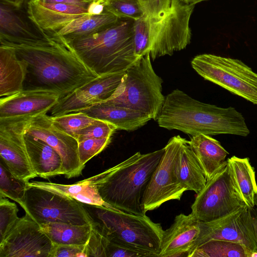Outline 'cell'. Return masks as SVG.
I'll list each match as a JSON object with an SVG mask.
<instances>
[{
  "instance_id": "37",
  "label": "cell",
  "mask_w": 257,
  "mask_h": 257,
  "mask_svg": "<svg viewBox=\"0 0 257 257\" xmlns=\"http://www.w3.org/2000/svg\"><path fill=\"white\" fill-rule=\"evenodd\" d=\"M144 257L145 254L109 240L106 257Z\"/></svg>"
},
{
  "instance_id": "17",
  "label": "cell",
  "mask_w": 257,
  "mask_h": 257,
  "mask_svg": "<svg viewBox=\"0 0 257 257\" xmlns=\"http://www.w3.org/2000/svg\"><path fill=\"white\" fill-rule=\"evenodd\" d=\"M61 98L58 93L42 88L24 89L0 99V119L46 114Z\"/></svg>"
},
{
  "instance_id": "5",
  "label": "cell",
  "mask_w": 257,
  "mask_h": 257,
  "mask_svg": "<svg viewBox=\"0 0 257 257\" xmlns=\"http://www.w3.org/2000/svg\"><path fill=\"white\" fill-rule=\"evenodd\" d=\"M93 215L111 241L141 252L147 256L159 257L164 230L161 224L146 215L91 205Z\"/></svg>"
},
{
  "instance_id": "42",
  "label": "cell",
  "mask_w": 257,
  "mask_h": 257,
  "mask_svg": "<svg viewBox=\"0 0 257 257\" xmlns=\"http://www.w3.org/2000/svg\"><path fill=\"white\" fill-rule=\"evenodd\" d=\"M82 1L87 2H92V0H82Z\"/></svg>"
},
{
  "instance_id": "6",
  "label": "cell",
  "mask_w": 257,
  "mask_h": 257,
  "mask_svg": "<svg viewBox=\"0 0 257 257\" xmlns=\"http://www.w3.org/2000/svg\"><path fill=\"white\" fill-rule=\"evenodd\" d=\"M162 83L148 53L125 71L122 92L102 102L144 112L157 120L165 98L162 93Z\"/></svg>"
},
{
  "instance_id": "22",
  "label": "cell",
  "mask_w": 257,
  "mask_h": 257,
  "mask_svg": "<svg viewBox=\"0 0 257 257\" xmlns=\"http://www.w3.org/2000/svg\"><path fill=\"white\" fill-rule=\"evenodd\" d=\"M25 143L32 167L38 176L47 179L62 175L59 154L44 141L26 133Z\"/></svg>"
},
{
  "instance_id": "4",
  "label": "cell",
  "mask_w": 257,
  "mask_h": 257,
  "mask_svg": "<svg viewBox=\"0 0 257 257\" xmlns=\"http://www.w3.org/2000/svg\"><path fill=\"white\" fill-rule=\"evenodd\" d=\"M134 22L131 19H120L112 27L99 33L62 39L97 75L122 73L139 58L135 52Z\"/></svg>"
},
{
  "instance_id": "12",
  "label": "cell",
  "mask_w": 257,
  "mask_h": 257,
  "mask_svg": "<svg viewBox=\"0 0 257 257\" xmlns=\"http://www.w3.org/2000/svg\"><path fill=\"white\" fill-rule=\"evenodd\" d=\"M55 244L28 213L0 242V257H51Z\"/></svg>"
},
{
  "instance_id": "21",
  "label": "cell",
  "mask_w": 257,
  "mask_h": 257,
  "mask_svg": "<svg viewBox=\"0 0 257 257\" xmlns=\"http://www.w3.org/2000/svg\"><path fill=\"white\" fill-rule=\"evenodd\" d=\"M27 74V64L18 57L15 49L0 45L1 98L23 90Z\"/></svg>"
},
{
  "instance_id": "10",
  "label": "cell",
  "mask_w": 257,
  "mask_h": 257,
  "mask_svg": "<svg viewBox=\"0 0 257 257\" xmlns=\"http://www.w3.org/2000/svg\"><path fill=\"white\" fill-rule=\"evenodd\" d=\"M184 138H171L146 189L143 200L144 214L172 200H180L186 191L177 175V162Z\"/></svg>"
},
{
  "instance_id": "2",
  "label": "cell",
  "mask_w": 257,
  "mask_h": 257,
  "mask_svg": "<svg viewBox=\"0 0 257 257\" xmlns=\"http://www.w3.org/2000/svg\"><path fill=\"white\" fill-rule=\"evenodd\" d=\"M157 120L161 127L178 130L192 137L199 134L246 137L250 133L244 117L235 108L205 103L179 89L165 96Z\"/></svg>"
},
{
  "instance_id": "9",
  "label": "cell",
  "mask_w": 257,
  "mask_h": 257,
  "mask_svg": "<svg viewBox=\"0 0 257 257\" xmlns=\"http://www.w3.org/2000/svg\"><path fill=\"white\" fill-rule=\"evenodd\" d=\"M83 204L66 195L30 185L28 182L24 210L39 224L48 222L92 224L94 220Z\"/></svg>"
},
{
  "instance_id": "26",
  "label": "cell",
  "mask_w": 257,
  "mask_h": 257,
  "mask_svg": "<svg viewBox=\"0 0 257 257\" xmlns=\"http://www.w3.org/2000/svg\"><path fill=\"white\" fill-rule=\"evenodd\" d=\"M179 180L187 190L198 194L205 187L207 179L204 172L188 144L184 139L177 162Z\"/></svg>"
},
{
  "instance_id": "32",
  "label": "cell",
  "mask_w": 257,
  "mask_h": 257,
  "mask_svg": "<svg viewBox=\"0 0 257 257\" xmlns=\"http://www.w3.org/2000/svg\"><path fill=\"white\" fill-rule=\"evenodd\" d=\"M104 9L119 19L137 20L144 15L140 0H103Z\"/></svg>"
},
{
  "instance_id": "34",
  "label": "cell",
  "mask_w": 257,
  "mask_h": 257,
  "mask_svg": "<svg viewBox=\"0 0 257 257\" xmlns=\"http://www.w3.org/2000/svg\"><path fill=\"white\" fill-rule=\"evenodd\" d=\"M111 137L88 139L78 143V157L82 168L95 156L101 152L110 143Z\"/></svg>"
},
{
  "instance_id": "35",
  "label": "cell",
  "mask_w": 257,
  "mask_h": 257,
  "mask_svg": "<svg viewBox=\"0 0 257 257\" xmlns=\"http://www.w3.org/2000/svg\"><path fill=\"white\" fill-rule=\"evenodd\" d=\"M112 124L99 120L80 130L77 134L76 139L78 142L88 139H102L111 137L116 130Z\"/></svg>"
},
{
  "instance_id": "24",
  "label": "cell",
  "mask_w": 257,
  "mask_h": 257,
  "mask_svg": "<svg viewBox=\"0 0 257 257\" xmlns=\"http://www.w3.org/2000/svg\"><path fill=\"white\" fill-rule=\"evenodd\" d=\"M29 184L66 195L85 205L119 210L106 203L102 199L95 184L90 177L70 185L41 181H33L29 182Z\"/></svg>"
},
{
  "instance_id": "8",
  "label": "cell",
  "mask_w": 257,
  "mask_h": 257,
  "mask_svg": "<svg viewBox=\"0 0 257 257\" xmlns=\"http://www.w3.org/2000/svg\"><path fill=\"white\" fill-rule=\"evenodd\" d=\"M245 206L226 160L197 194L191 213L198 221L206 222L223 217Z\"/></svg>"
},
{
  "instance_id": "23",
  "label": "cell",
  "mask_w": 257,
  "mask_h": 257,
  "mask_svg": "<svg viewBox=\"0 0 257 257\" xmlns=\"http://www.w3.org/2000/svg\"><path fill=\"white\" fill-rule=\"evenodd\" d=\"M188 144L196 156L207 180L222 167L229 153L216 140L210 136H192Z\"/></svg>"
},
{
  "instance_id": "14",
  "label": "cell",
  "mask_w": 257,
  "mask_h": 257,
  "mask_svg": "<svg viewBox=\"0 0 257 257\" xmlns=\"http://www.w3.org/2000/svg\"><path fill=\"white\" fill-rule=\"evenodd\" d=\"M31 0H0V42L37 43L49 41L53 34L40 29L30 19Z\"/></svg>"
},
{
  "instance_id": "36",
  "label": "cell",
  "mask_w": 257,
  "mask_h": 257,
  "mask_svg": "<svg viewBox=\"0 0 257 257\" xmlns=\"http://www.w3.org/2000/svg\"><path fill=\"white\" fill-rule=\"evenodd\" d=\"M85 244H55L51 257H85Z\"/></svg>"
},
{
  "instance_id": "27",
  "label": "cell",
  "mask_w": 257,
  "mask_h": 257,
  "mask_svg": "<svg viewBox=\"0 0 257 257\" xmlns=\"http://www.w3.org/2000/svg\"><path fill=\"white\" fill-rule=\"evenodd\" d=\"M227 160L230 165L236 186L243 201L248 208H253L257 184L254 169L249 158L233 156Z\"/></svg>"
},
{
  "instance_id": "20",
  "label": "cell",
  "mask_w": 257,
  "mask_h": 257,
  "mask_svg": "<svg viewBox=\"0 0 257 257\" xmlns=\"http://www.w3.org/2000/svg\"><path fill=\"white\" fill-rule=\"evenodd\" d=\"M78 112L110 123L117 130L127 132L137 130L152 119L150 116L144 112L103 102L94 104Z\"/></svg>"
},
{
  "instance_id": "13",
  "label": "cell",
  "mask_w": 257,
  "mask_h": 257,
  "mask_svg": "<svg viewBox=\"0 0 257 257\" xmlns=\"http://www.w3.org/2000/svg\"><path fill=\"white\" fill-rule=\"evenodd\" d=\"M125 72L99 76L60 98L50 109L51 116L78 112L94 104L106 101L124 89Z\"/></svg>"
},
{
  "instance_id": "18",
  "label": "cell",
  "mask_w": 257,
  "mask_h": 257,
  "mask_svg": "<svg viewBox=\"0 0 257 257\" xmlns=\"http://www.w3.org/2000/svg\"><path fill=\"white\" fill-rule=\"evenodd\" d=\"M200 232L199 221L191 213L177 215L164 230L159 257H189Z\"/></svg>"
},
{
  "instance_id": "30",
  "label": "cell",
  "mask_w": 257,
  "mask_h": 257,
  "mask_svg": "<svg viewBox=\"0 0 257 257\" xmlns=\"http://www.w3.org/2000/svg\"><path fill=\"white\" fill-rule=\"evenodd\" d=\"M28 182L14 176L0 162V197L13 200L25 210V193Z\"/></svg>"
},
{
  "instance_id": "3",
  "label": "cell",
  "mask_w": 257,
  "mask_h": 257,
  "mask_svg": "<svg viewBox=\"0 0 257 257\" xmlns=\"http://www.w3.org/2000/svg\"><path fill=\"white\" fill-rule=\"evenodd\" d=\"M164 152H137L116 165L91 177L102 199L120 211L146 215L142 200L146 189Z\"/></svg>"
},
{
  "instance_id": "39",
  "label": "cell",
  "mask_w": 257,
  "mask_h": 257,
  "mask_svg": "<svg viewBox=\"0 0 257 257\" xmlns=\"http://www.w3.org/2000/svg\"><path fill=\"white\" fill-rule=\"evenodd\" d=\"M255 206L253 208L249 209L251 215V221L253 227V233L257 243V194L254 197Z\"/></svg>"
},
{
  "instance_id": "19",
  "label": "cell",
  "mask_w": 257,
  "mask_h": 257,
  "mask_svg": "<svg viewBox=\"0 0 257 257\" xmlns=\"http://www.w3.org/2000/svg\"><path fill=\"white\" fill-rule=\"evenodd\" d=\"M28 10L32 21L47 33L57 32L75 19L89 14L88 9L83 7L40 0H31Z\"/></svg>"
},
{
  "instance_id": "7",
  "label": "cell",
  "mask_w": 257,
  "mask_h": 257,
  "mask_svg": "<svg viewBox=\"0 0 257 257\" xmlns=\"http://www.w3.org/2000/svg\"><path fill=\"white\" fill-rule=\"evenodd\" d=\"M191 64L205 80L257 105V73L241 60L203 54L194 57Z\"/></svg>"
},
{
  "instance_id": "15",
  "label": "cell",
  "mask_w": 257,
  "mask_h": 257,
  "mask_svg": "<svg viewBox=\"0 0 257 257\" xmlns=\"http://www.w3.org/2000/svg\"><path fill=\"white\" fill-rule=\"evenodd\" d=\"M199 224L200 232L193 250L207 241L218 239L237 242L252 252H257L250 212L247 206L219 219L199 222Z\"/></svg>"
},
{
  "instance_id": "31",
  "label": "cell",
  "mask_w": 257,
  "mask_h": 257,
  "mask_svg": "<svg viewBox=\"0 0 257 257\" xmlns=\"http://www.w3.org/2000/svg\"><path fill=\"white\" fill-rule=\"evenodd\" d=\"M49 117L56 127L75 139L80 130L99 120L81 112L49 116Z\"/></svg>"
},
{
  "instance_id": "40",
  "label": "cell",
  "mask_w": 257,
  "mask_h": 257,
  "mask_svg": "<svg viewBox=\"0 0 257 257\" xmlns=\"http://www.w3.org/2000/svg\"><path fill=\"white\" fill-rule=\"evenodd\" d=\"M184 1H185L186 3H187L189 4L195 5V4L199 3L200 2L205 1H208V0H184Z\"/></svg>"
},
{
  "instance_id": "1",
  "label": "cell",
  "mask_w": 257,
  "mask_h": 257,
  "mask_svg": "<svg viewBox=\"0 0 257 257\" xmlns=\"http://www.w3.org/2000/svg\"><path fill=\"white\" fill-rule=\"evenodd\" d=\"M0 44L13 48L18 57L26 63V77L34 78L36 83L34 88L55 91L61 98L99 76L78 58L62 38L54 34L45 42Z\"/></svg>"
},
{
  "instance_id": "16",
  "label": "cell",
  "mask_w": 257,
  "mask_h": 257,
  "mask_svg": "<svg viewBox=\"0 0 257 257\" xmlns=\"http://www.w3.org/2000/svg\"><path fill=\"white\" fill-rule=\"evenodd\" d=\"M27 134L41 139L54 149L62 160V175L70 179L81 174L78 157V143L74 137L56 127L46 114L32 116Z\"/></svg>"
},
{
  "instance_id": "33",
  "label": "cell",
  "mask_w": 257,
  "mask_h": 257,
  "mask_svg": "<svg viewBox=\"0 0 257 257\" xmlns=\"http://www.w3.org/2000/svg\"><path fill=\"white\" fill-rule=\"evenodd\" d=\"M0 242L19 219L17 205L6 197H0Z\"/></svg>"
},
{
  "instance_id": "11",
  "label": "cell",
  "mask_w": 257,
  "mask_h": 257,
  "mask_svg": "<svg viewBox=\"0 0 257 257\" xmlns=\"http://www.w3.org/2000/svg\"><path fill=\"white\" fill-rule=\"evenodd\" d=\"M32 117L0 119L1 162L14 176L27 182L38 176L31 164L25 140Z\"/></svg>"
},
{
  "instance_id": "38",
  "label": "cell",
  "mask_w": 257,
  "mask_h": 257,
  "mask_svg": "<svg viewBox=\"0 0 257 257\" xmlns=\"http://www.w3.org/2000/svg\"><path fill=\"white\" fill-rule=\"evenodd\" d=\"M42 2L51 4H62L75 5L88 9L92 2H87L82 0H40Z\"/></svg>"
},
{
  "instance_id": "28",
  "label": "cell",
  "mask_w": 257,
  "mask_h": 257,
  "mask_svg": "<svg viewBox=\"0 0 257 257\" xmlns=\"http://www.w3.org/2000/svg\"><path fill=\"white\" fill-rule=\"evenodd\" d=\"M40 225L52 242L58 245L86 244L92 227V224L73 225L63 222H48Z\"/></svg>"
},
{
  "instance_id": "29",
  "label": "cell",
  "mask_w": 257,
  "mask_h": 257,
  "mask_svg": "<svg viewBox=\"0 0 257 257\" xmlns=\"http://www.w3.org/2000/svg\"><path fill=\"white\" fill-rule=\"evenodd\" d=\"M252 252L237 242L212 239L196 247L189 257H251Z\"/></svg>"
},
{
  "instance_id": "41",
  "label": "cell",
  "mask_w": 257,
  "mask_h": 257,
  "mask_svg": "<svg viewBox=\"0 0 257 257\" xmlns=\"http://www.w3.org/2000/svg\"><path fill=\"white\" fill-rule=\"evenodd\" d=\"M103 0H92V3L96 4H101Z\"/></svg>"
},
{
  "instance_id": "25",
  "label": "cell",
  "mask_w": 257,
  "mask_h": 257,
  "mask_svg": "<svg viewBox=\"0 0 257 257\" xmlns=\"http://www.w3.org/2000/svg\"><path fill=\"white\" fill-rule=\"evenodd\" d=\"M120 19L105 9L98 14H88L78 18L54 34L63 39L93 35L117 23Z\"/></svg>"
}]
</instances>
